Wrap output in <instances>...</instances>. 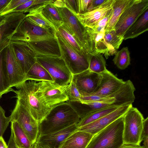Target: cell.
<instances>
[{
    "label": "cell",
    "mask_w": 148,
    "mask_h": 148,
    "mask_svg": "<svg viewBox=\"0 0 148 148\" xmlns=\"http://www.w3.org/2000/svg\"><path fill=\"white\" fill-rule=\"evenodd\" d=\"M80 120L79 116L68 101L61 103L52 107L39 124L38 136L77 124Z\"/></svg>",
    "instance_id": "6da1fadb"
},
{
    "label": "cell",
    "mask_w": 148,
    "mask_h": 148,
    "mask_svg": "<svg viewBox=\"0 0 148 148\" xmlns=\"http://www.w3.org/2000/svg\"><path fill=\"white\" fill-rule=\"evenodd\" d=\"M39 86V81L28 80L23 83L18 90L13 92L17 99L39 124L51 108L46 106L42 100Z\"/></svg>",
    "instance_id": "7a4b0ae2"
},
{
    "label": "cell",
    "mask_w": 148,
    "mask_h": 148,
    "mask_svg": "<svg viewBox=\"0 0 148 148\" xmlns=\"http://www.w3.org/2000/svg\"><path fill=\"white\" fill-rule=\"evenodd\" d=\"M123 116L94 135L86 148H120L124 144Z\"/></svg>",
    "instance_id": "3957f363"
},
{
    "label": "cell",
    "mask_w": 148,
    "mask_h": 148,
    "mask_svg": "<svg viewBox=\"0 0 148 148\" xmlns=\"http://www.w3.org/2000/svg\"><path fill=\"white\" fill-rule=\"evenodd\" d=\"M56 35L61 57L72 75L80 73L88 69L90 53H79L71 47L57 32H56Z\"/></svg>",
    "instance_id": "277c9868"
},
{
    "label": "cell",
    "mask_w": 148,
    "mask_h": 148,
    "mask_svg": "<svg viewBox=\"0 0 148 148\" xmlns=\"http://www.w3.org/2000/svg\"><path fill=\"white\" fill-rule=\"evenodd\" d=\"M36 62L44 67L57 85L65 86L71 82L72 75L63 59L60 57H52L37 54Z\"/></svg>",
    "instance_id": "5b68a950"
},
{
    "label": "cell",
    "mask_w": 148,
    "mask_h": 148,
    "mask_svg": "<svg viewBox=\"0 0 148 148\" xmlns=\"http://www.w3.org/2000/svg\"><path fill=\"white\" fill-rule=\"evenodd\" d=\"M123 139L124 144L140 145L144 119L141 113L132 106L123 116Z\"/></svg>",
    "instance_id": "8992f818"
},
{
    "label": "cell",
    "mask_w": 148,
    "mask_h": 148,
    "mask_svg": "<svg viewBox=\"0 0 148 148\" xmlns=\"http://www.w3.org/2000/svg\"><path fill=\"white\" fill-rule=\"evenodd\" d=\"M53 28L45 29L36 25L26 17L17 27L11 41L26 42L56 38V32Z\"/></svg>",
    "instance_id": "52a82bcc"
},
{
    "label": "cell",
    "mask_w": 148,
    "mask_h": 148,
    "mask_svg": "<svg viewBox=\"0 0 148 148\" xmlns=\"http://www.w3.org/2000/svg\"><path fill=\"white\" fill-rule=\"evenodd\" d=\"M11 122L16 121L34 146L38 136L39 123L17 99L10 115Z\"/></svg>",
    "instance_id": "ba28073f"
},
{
    "label": "cell",
    "mask_w": 148,
    "mask_h": 148,
    "mask_svg": "<svg viewBox=\"0 0 148 148\" xmlns=\"http://www.w3.org/2000/svg\"><path fill=\"white\" fill-rule=\"evenodd\" d=\"M148 9V0H132L125 9L114 27L116 34L123 37L129 28Z\"/></svg>",
    "instance_id": "9c48e42d"
},
{
    "label": "cell",
    "mask_w": 148,
    "mask_h": 148,
    "mask_svg": "<svg viewBox=\"0 0 148 148\" xmlns=\"http://www.w3.org/2000/svg\"><path fill=\"white\" fill-rule=\"evenodd\" d=\"M69 85L62 87L57 85L53 82L39 81V92L45 104L52 108L58 104L69 101V98L66 93Z\"/></svg>",
    "instance_id": "30bf717a"
},
{
    "label": "cell",
    "mask_w": 148,
    "mask_h": 148,
    "mask_svg": "<svg viewBox=\"0 0 148 148\" xmlns=\"http://www.w3.org/2000/svg\"><path fill=\"white\" fill-rule=\"evenodd\" d=\"M57 8L63 24L81 43L85 50L90 53L85 27L80 23L76 16L66 7Z\"/></svg>",
    "instance_id": "8fae6325"
},
{
    "label": "cell",
    "mask_w": 148,
    "mask_h": 148,
    "mask_svg": "<svg viewBox=\"0 0 148 148\" xmlns=\"http://www.w3.org/2000/svg\"><path fill=\"white\" fill-rule=\"evenodd\" d=\"M26 16L21 12H12L5 15L0 25V53L10 45L12 36Z\"/></svg>",
    "instance_id": "7c38bea8"
},
{
    "label": "cell",
    "mask_w": 148,
    "mask_h": 148,
    "mask_svg": "<svg viewBox=\"0 0 148 148\" xmlns=\"http://www.w3.org/2000/svg\"><path fill=\"white\" fill-rule=\"evenodd\" d=\"M116 93L114 97L112 95L103 101H71L68 102L75 110L80 119L97 110L105 108L115 106L118 107L122 106L120 101L117 99Z\"/></svg>",
    "instance_id": "4fadbf2b"
},
{
    "label": "cell",
    "mask_w": 148,
    "mask_h": 148,
    "mask_svg": "<svg viewBox=\"0 0 148 148\" xmlns=\"http://www.w3.org/2000/svg\"><path fill=\"white\" fill-rule=\"evenodd\" d=\"M85 29L90 53L103 54L107 59L116 52V50L106 41L105 29L99 32L94 31L90 28L85 27Z\"/></svg>",
    "instance_id": "5bb4252c"
},
{
    "label": "cell",
    "mask_w": 148,
    "mask_h": 148,
    "mask_svg": "<svg viewBox=\"0 0 148 148\" xmlns=\"http://www.w3.org/2000/svg\"><path fill=\"white\" fill-rule=\"evenodd\" d=\"M6 69L10 87L19 89L26 81L25 75L16 58L11 45L5 48Z\"/></svg>",
    "instance_id": "9a60e30c"
},
{
    "label": "cell",
    "mask_w": 148,
    "mask_h": 148,
    "mask_svg": "<svg viewBox=\"0 0 148 148\" xmlns=\"http://www.w3.org/2000/svg\"><path fill=\"white\" fill-rule=\"evenodd\" d=\"M10 45L25 75L32 66L36 62L37 54L27 42L11 41Z\"/></svg>",
    "instance_id": "2e32d148"
},
{
    "label": "cell",
    "mask_w": 148,
    "mask_h": 148,
    "mask_svg": "<svg viewBox=\"0 0 148 148\" xmlns=\"http://www.w3.org/2000/svg\"><path fill=\"white\" fill-rule=\"evenodd\" d=\"M132 106V104H127L121 106L99 119L78 128L77 130L87 132L95 135L115 121L123 116Z\"/></svg>",
    "instance_id": "e0dca14e"
},
{
    "label": "cell",
    "mask_w": 148,
    "mask_h": 148,
    "mask_svg": "<svg viewBox=\"0 0 148 148\" xmlns=\"http://www.w3.org/2000/svg\"><path fill=\"white\" fill-rule=\"evenodd\" d=\"M101 78L100 74L92 72L88 69L80 73L72 75V81L80 94H91L96 90Z\"/></svg>",
    "instance_id": "ac0fdd59"
},
{
    "label": "cell",
    "mask_w": 148,
    "mask_h": 148,
    "mask_svg": "<svg viewBox=\"0 0 148 148\" xmlns=\"http://www.w3.org/2000/svg\"><path fill=\"white\" fill-rule=\"evenodd\" d=\"M114 1L115 0H106L97 7L76 16L84 27L92 28L106 16L112 8Z\"/></svg>",
    "instance_id": "d6986e66"
},
{
    "label": "cell",
    "mask_w": 148,
    "mask_h": 148,
    "mask_svg": "<svg viewBox=\"0 0 148 148\" xmlns=\"http://www.w3.org/2000/svg\"><path fill=\"white\" fill-rule=\"evenodd\" d=\"M100 74L102 78L98 86L94 92L89 95L102 97L108 96L116 91L124 82L107 69Z\"/></svg>",
    "instance_id": "ffe728a7"
},
{
    "label": "cell",
    "mask_w": 148,
    "mask_h": 148,
    "mask_svg": "<svg viewBox=\"0 0 148 148\" xmlns=\"http://www.w3.org/2000/svg\"><path fill=\"white\" fill-rule=\"evenodd\" d=\"M27 42L37 54L52 57H61L56 37Z\"/></svg>",
    "instance_id": "44dd1931"
},
{
    "label": "cell",
    "mask_w": 148,
    "mask_h": 148,
    "mask_svg": "<svg viewBox=\"0 0 148 148\" xmlns=\"http://www.w3.org/2000/svg\"><path fill=\"white\" fill-rule=\"evenodd\" d=\"M78 128L77 124H75L55 132L38 136L36 141L47 145L50 148H59L61 143Z\"/></svg>",
    "instance_id": "7402d4cb"
},
{
    "label": "cell",
    "mask_w": 148,
    "mask_h": 148,
    "mask_svg": "<svg viewBox=\"0 0 148 148\" xmlns=\"http://www.w3.org/2000/svg\"><path fill=\"white\" fill-rule=\"evenodd\" d=\"M94 136L77 130L61 143L59 148H86Z\"/></svg>",
    "instance_id": "603a6c76"
},
{
    "label": "cell",
    "mask_w": 148,
    "mask_h": 148,
    "mask_svg": "<svg viewBox=\"0 0 148 148\" xmlns=\"http://www.w3.org/2000/svg\"><path fill=\"white\" fill-rule=\"evenodd\" d=\"M148 30V9L140 15L125 33L124 40L138 37Z\"/></svg>",
    "instance_id": "cb8c5ba5"
},
{
    "label": "cell",
    "mask_w": 148,
    "mask_h": 148,
    "mask_svg": "<svg viewBox=\"0 0 148 148\" xmlns=\"http://www.w3.org/2000/svg\"><path fill=\"white\" fill-rule=\"evenodd\" d=\"M132 0H115L105 32L114 30L115 26L125 9Z\"/></svg>",
    "instance_id": "d4e9b609"
},
{
    "label": "cell",
    "mask_w": 148,
    "mask_h": 148,
    "mask_svg": "<svg viewBox=\"0 0 148 148\" xmlns=\"http://www.w3.org/2000/svg\"><path fill=\"white\" fill-rule=\"evenodd\" d=\"M5 48L0 53V99L4 94L14 90L10 86L6 69Z\"/></svg>",
    "instance_id": "484cf974"
},
{
    "label": "cell",
    "mask_w": 148,
    "mask_h": 148,
    "mask_svg": "<svg viewBox=\"0 0 148 148\" xmlns=\"http://www.w3.org/2000/svg\"><path fill=\"white\" fill-rule=\"evenodd\" d=\"M25 76L26 81L53 82L47 70L37 62L32 66L26 74Z\"/></svg>",
    "instance_id": "4316f807"
},
{
    "label": "cell",
    "mask_w": 148,
    "mask_h": 148,
    "mask_svg": "<svg viewBox=\"0 0 148 148\" xmlns=\"http://www.w3.org/2000/svg\"><path fill=\"white\" fill-rule=\"evenodd\" d=\"M10 122L11 132L17 146L19 148H33L34 146L18 123L15 121Z\"/></svg>",
    "instance_id": "83f0119b"
},
{
    "label": "cell",
    "mask_w": 148,
    "mask_h": 148,
    "mask_svg": "<svg viewBox=\"0 0 148 148\" xmlns=\"http://www.w3.org/2000/svg\"><path fill=\"white\" fill-rule=\"evenodd\" d=\"M41 13L43 16L53 25L56 31L63 24L58 10L53 3L46 5L42 9Z\"/></svg>",
    "instance_id": "f1b7e54d"
},
{
    "label": "cell",
    "mask_w": 148,
    "mask_h": 148,
    "mask_svg": "<svg viewBox=\"0 0 148 148\" xmlns=\"http://www.w3.org/2000/svg\"><path fill=\"white\" fill-rule=\"evenodd\" d=\"M56 32L71 47L76 51L82 54L88 52L85 50L81 43L63 24L59 27Z\"/></svg>",
    "instance_id": "f546056e"
},
{
    "label": "cell",
    "mask_w": 148,
    "mask_h": 148,
    "mask_svg": "<svg viewBox=\"0 0 148 148\" xmlns=\"http://www.w3.org/2000/svg\"><path fill=\"white\" fill-rule=\"evenodd\" d=\"M118 108L110 107L93 112L81 119L77 124V126L78 128L93 122L112 112Z\"/></svg>",
    "instance_id": "4dcf8cb0"
},
{
    "label": "cell",
    "mask_w": 148,
    "mask_h": 148,
    "mask_svg": "<svg viewBox=\"0 0 148 148\" xmlns=\"http://www.w3.org/2000/svg\"><path fill=\"white\" fill-rule=\"evenodd\" d=\"M88 69L90 71L98 74H100L107 69L106 60L101 54L90 53Z\"/></svg>",
    "instance_id": "1f68e13d"
},
{
    "label": "cell",
    "mask_w": 148,
    "mask_h": 148,
    "mask_svg": "<svg viewBox=\"0 0 148 148\" xmlns=\"http://www.w3.org/2000/svg\"><path fill=\"white\" fill-rule=\"evenodd\" d=\"M112 60L114 64L119 69L124 70L130 64V53L127 47L117 51Z\"/></svg>",
    "instance_id": "d6a6232c"
},
{
    "label": "cell",
    "mask_w": 148,
    "mask_h": 148,
    "mask_svg": "<svg viewBox=\"0 0 148 148\" xmlns=\"http://www.w3.org/2000/svg\"><path fill=\"white\" fill-rule=\"evenodd\" d=\"M26 18L32 23L41 27L45 29L51 28L55 29L53 25L43 16L41 12L26 16Z\"/></svg>",
    "instance_id": "836d02e7"
},
{
    "label": "cell",
    "mask_w": 148,
    "mask_h": 148,
    "mask_svg": "<svg viewBox=\"0 0 148 148\" xmlns=\"http://www.w3.org/2000/svg\"><path fill=\"white\" fill-rule=\"evenodd\" d=\"M104 38L106 41L116 50L124 40L123 37L117 35L114 30L105 32Z\"/></svg>",
    "instance_id": "e575fe53"
},
{
    "label": "cell",
    "mask_w": 148,
    "mask_h": 148,
    "mask_svg": "<svg viewBox=\"0 0 148 148\" xmlns=\"http://www.w3.org/2000/svg\"><path fill=\"white\" fill-rule=\"evenodd\" d=\"M66 93L71 101H79L81 95L75 84L72 81L66 90Z\"/></svg>",
    "instance_id": "d590c367"
},
{
    "label": "cell",
    "mask_w": 148,
    "mask_h": 148,
    "mask_svg": "<svg viewBox=\"0 0 148 148\" xmlns=\"http://www.w3.org/2000/svg\"><path fill=\"white\" fill-rule=\"evenodd\" d=\"M5 113V110L0 105V136H2L9 123L11 122L10 116L6 117Z\"/></svg>",
    "instance_id": "8d00e7d4"
},
{
    "label": "cell",
    "mask_w": 148,
    "mask_h": 148,
    "mask_svg": "<svg viewBox=\"0 0 148 148\" xmlns=\"http://www.w3.org/2000/svg\"><path fill=\"white\" fill-rule=\"evenodd\" d=\"M29 1V0H11L0 15L3 16L9 14L20 5Z\"/></svg>",
    "instance_id": "74e56055"
},
{
    "label": "cell",
    "mask_w": 148,
    "mask_h": 148,
    "mask_svg": "<svg viewBox=\"0 0 148 148\" xmlns=\"http://www.w3.org/2000/svg\"><path fill=\"white\" fill-rule=\"evenodd\" d=\"M92 0H76L78 14L88 11Z\"/></svg>",
    "instance_id": "f35d334b"
},
{
    "label": "cell",
    "mask_w": 148,
    "mask_h": 148,
    "mask_svg": "<svg viewBox=\"0 0 148 148\" xmlns=\"http://www.w3.org/2000/svg\"><path fill=\"white\" fill-rule=\"evenodd\" d=\"M34 0H29L28 1L20 5L12 11L10 13L12 12H21L24 13H26L33 4Z\"/></svg>",
    "instance_id": "ab89813d"
},
{
    "label": "cell",
    "mask_w": 148,
    "mask_h": 148,
    "mask_svg": "<svg viewBox=\"0 0 148 148\" xmlns=\"http://www.w3.org/2000/svg\"><path fill=\"white\" fill-rule=\"evenodd\" d=\"M65 7L76 15L78 14L76 0H64Z\"/></svg>",
    "instance_id": "60d3db41"
},
{
    "label": "cell",
    "mask_w": 148,
    "mask_h": 148,
    "mask_svg": "<svg viewBox=\"0 0 148 148\" xmlns=\"http://www.w3.org/2000/svg\"><path fill=\"white\" fill-rule=\"evenodd\" d=\"M148 137V117L143 121V127L141 134L140 141L141 142L145 138Z\"/></svg>",
    "instance_id": "b9f144b4"
},
{
    "label": "cell",
    "mask_w": 148,
    "mask_h": 148,
    "mask_svg": "<svg viewBox=\"0 0 148 148\" xmlns=\"http://www.w3.org/2000/svg\"><path fill=\"white\" fill-rule=\"evenodd\" d=\"M106 0H92V1L88 11L100 6Z\"/></svg>",
    "instance_id": "7bdbcfd3"
},
{
    "label": "cell",
    "mask_w": 148,
    "mask_h": 148,
    "mask_svg": "<svg viewBox=\"0 0 148 148\" xmlns=\"http://www.w3.org/2000/svg\"><path fill=\"white\" fill-rule=\"evenodd\" d=\"M7 146L8 148H19L15 143L12 134H11Z\"/></svg>",
    "instance_id": "ee69618b"
},
{
    "label": "cell",
    "mask_w": 148,
    "mask_h": 148,
    "mask_svg": "<svg viewBox=\"0 0 148 148\" xmlns=\"http://www.w3.org/2000/svg\"><path fill=\"white\" fill-rule=\"evenodd\" d=\"M11 0H0V14Z\"/></svg>",
    "instance_id": "f6af8a7d"
},
{
    "label": "cell",
    "mask_w": 148,
    "mask_h": 148,
    "mask_svg": "<svg viewBox=\"0 0 148 148\" xmlns=\"http://www.w3.org/2000/svg\"><path fill=\"white\" fill-rule=\"evenodd\" d=\"M53 4L57 8H62L65 7L64 0H54Z\"/></svg>",
    "instance_id": "bcb514c9"
},
{
    "label": "cell",
    "mask_w": 148,
    "mask_h": 148,
    "mask_svg": "<svg viewBox=\"0 0 148 148\" xmlns=\"http://www.w3.org/2000/svg\"><path fill=\"white\" fill-rule=\"evenodd\" d=\"M33 148H50L48 146L38 141H36L34 144Z\"/></svg>",
    "instance_id": "7dc6e473"
},
{
    "label": "cell",
    "mask_w": 148,
    "mask_h": 148,
    "mask_svg": "<svg viewBox=\"0 0 148 148\" xmlns=\"http://www.w3.org/2000/svg\"><path fill=\"white\" fill-rule=\"evenodd\" d=\"M120 148H145L140 145H135L124 144Z\"/></svg>",
    "instance_id": "c3c4849f"
},
{
    "label": "cell",
    "mask_w": 148,
    "mask_h": 148,
    "mask_svg": "<svg viewBox=\"0 0 148 148\" xmlns=\"http://www.w3.org/2000/svg\"><path fill=\"white\" fill-rule=\"evenodd\" d=\"M0 148H8V146L2 136H0Z\"/></svg>",
    "instance_id": "681fc988"
},
{
    "label": "cell",
    "mask_w": 148,
    "mask_h": 148,
    "mask_svg": "<svg viewBox=\"0 0 148 148\" xmlns=\"http://www.w3.org/2000/svg\"><path fill=\"white\" fill-rule=\"evenodd\" d=\"M143 140V147L145 148H148V137L145 138Z\"/></svg>",
    "instance_id": "f907efd6"
},
{
    "label": "cell",
    "mask_w": 148,
    "mask_h": 148,
    "mask_svg": "<svg viewBox=\"0 0 148 148\" xmlns=\"http://www.w3.org/2000/svg\"><path fill=\"white\" fill-rule=\"evenodd\" d=\"M5 15L1 16L0 15V25L1 24L3 20H4Z\"/></svg>",
    "instance_id": "816d5d0a"
}]
</instances>
